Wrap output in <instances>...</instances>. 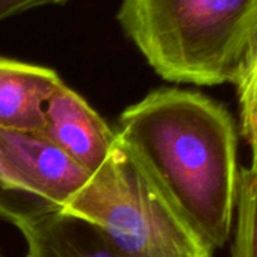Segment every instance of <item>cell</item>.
I'll list each match as a JSON object with an SVG mask.
<instances>
[{
	"instance_id": "6da1fadb",
	"label": "cell",
	"mask_w": 257,
	"mask_h": 257,
	"mask_svg": "<svg viewBox=\"0 0 257 257\" xmlns=\"http://www.w3.org/2000/svg\"><path fill=\"white\" fill-rule=\"evenodd\" d=\"M113 131L198 239L210 251L224 246L239 180L227 109L195 91L159 88L122 110Z\"/></svg>"
},
{
	"instance_id": "7a4b0ae2",
	"label": "cell",
	"mask_w": 257,
	"mask_h": 257,
	"mask_svg": "<svg viewBox=\"0 0 257 257\" xmlns=\"http://www.w3.org/2000/svg\"><path fill=\"white\" fill-rule=\"evenodd\" d=\"M116 20L162 79L234 83L257 32V0H122Z\"/></svg>"
},
{
	"instance_id": "3957f363",
	"label": "cell",
	"mask_w": 257,
	"mask_h": 257,
	"mask_svg": "<svg viewBox=\"0 0 257 257\" xmlns=\"http://www.w3.org/2000/svg\"><path fill=\"white\" fill-rule=\"evenodd\" d=\"M61 210L95 227L115 257H212L118 140L104 164Z\"/></svg>"
},
{
	"instance_id": "277c9868",
	"label": "cell",
	"mask_w": 257,
	"mask_h": 257,
	"mask_svg": "<svg viewBox=\"0 0 257 257\" xmlns=\"http://www.w3.org/2000/svg\"><path fill=\"white\" fill-rule=\"evenodd\" d=\"M0 159L8 182L56 209H64L91 173L40 132L0 128Z\"/></svg>"
},
{
	"instance_id": "5b68a950",
	"label": "cell",
	"mask_w": 257,
	"mask_h": 257,
	"mask_svg": "<svg viewBox=\"0 0 257 257\" xmlns=\"http://www.w3.org/2000/svg\"><path fill=\"white\" fill-rule=\"evenodd\" d=\"M40 134L91 174L104 164L116 143L113 128L79 92L65 83L46 103Z\"/></svg>"
},
{
	"instance_id": "8992f818",
	"label": "cell",
	"mask_w": 257,
	"mask_h": 257,
	"mask_svg": "<svg viewBox=\"0 0 257 257\" xmlns=\"http://www.w3.org/2000/svg\"><path fill=\"white\" fill-rule=\"evenodd\" d=\"M62 83L53 68L0 56V128L41 132L46 103Z\"/></svg>"
},
{
	"instance_id": "52a82bcc",
	"label": "cell",
	"mask_w": 257,
	"mask_h": 257,
	"mask_svg": "<svg viewBox=\"0 0 257 257\" xmlns=\"http://www.w3.org/2000/svg\"><path fill=\"white\" fill-rule=\"evenodd\" d=\"M20 231L28 257H115L95 227L62 210L49 212Z\"/></svg>"
},
{
	"instance_id": "ba28073f",
	"label": "cell",
	"mask_w": 257,
	"mask_h": 257,
	"mask_svg": "<svg viewBox=\"0 0 257 257\" xmlns=\"http://www.w3.org/2000/svg\"><path fill=\"white\" fill-rule=\"evenodd\" d=\"M236 207L237 227L231 257H257V171L251 168L239 171Z\"/></svg>"
},
{
	"instance_id": "9c48e42d",
	"label": "cell",
	"mask_w": 257,
	"mask_h": 257,
	"mask_svg": "<svg viewBox=\"0 0 257 257\" xmlns=\"http://www.w3.org/2000/svg\"><path fill=\"white\" fill-rule=\"evenodd\" d=\"M234 85L239 94L242 132L252 155L249 168L257 171V32L243 56Z\"/></svg>"
},
{
	"instance_id": "30bf717a",
	"label": "cell",
	"mask_w": 257,
	"mask_h": 257,
	"mask_svg": "<svg viewBox=\"0 0 257 257\" xmlns=\"http://www.w3.org/2000/svg\"><path fill=\"white\" fill-rule=\"evenodd\" d=\"M53 210L59 209L35 195L14 188L5 176L0 159V218L22 230L28 224Z\"/></svg>"
},
{
	"instance_id": "8fae6325",
	"label": "cell",
	"mask_w": 257,
	"mask_h": 257,
	"mask_svg": "<svg viewBox=\"0 0 257 257\" xmlns=\"http://www.w3.org/2000/svg\"><path fill=\"white\" fill-rule=\"evenodd\" d=\"M68 2L71 0H0V22L37 8L65 5Z\"/></svg>"
},
{
	"instance_id": "7c38bea8",
	"label": "cell",
	"mask_w": 257,
	"mask_h": 257,
	"mask_svg": "<svg viewBox=\"0 0 257 257\" xmlns=\"http://www.w3.org/2000/svg\"><path fill=\"white\" fill-rule=\"evenodd\" d=\"M0 257H4V255H2V254H0Z\"/></svg>"
}]
</instances>
